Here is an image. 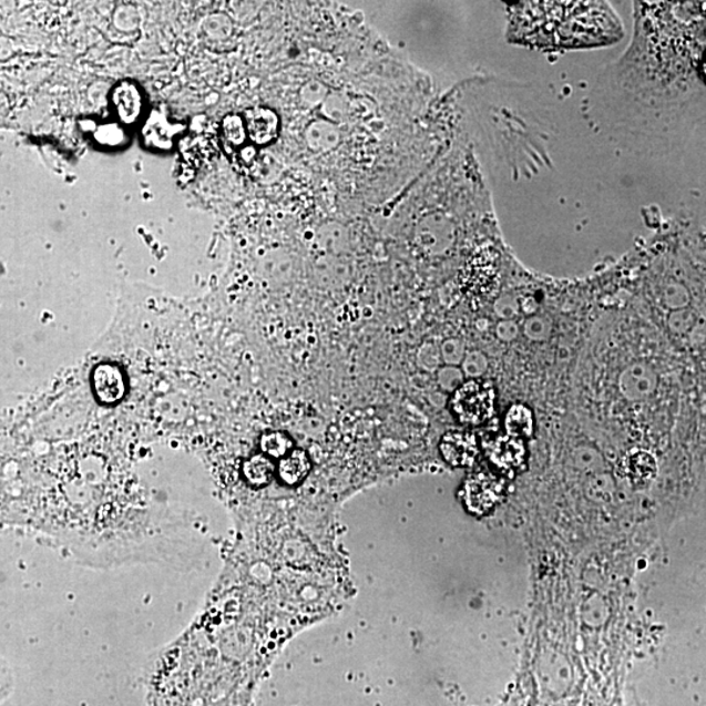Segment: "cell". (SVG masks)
<instances>
[{
    "instance_id": "3",
    "label": "cell",
    "mask_w": 706,
    "mask_h": 706,
    "mask_svg": "<svg viewBox=\"0 0 706 706\" xmlns=\"http://www.w3.org/2000/svg\"><path fill=\"white\" fill-rule=\"evenodd\" d=\"M504 490V480L491 471H478L465 480L463 490L465 508L472 514H487L498 505Z\"/></svg>"
},
{
    "instance_id": "15",
    "label": "cell",
    "mask_w": 706,
    "mask_h": 706,
    "mask_svg": "<svg viewBox=\"0 0 706 706\" xmlns=\"http://www.w3.org/2000/svg\"><path fill=\"white\" fill-rule=\"evenodd\" d=\"M465 358L464 346L461 340L449 339L441 347V359L448 364V366H457V364L463 362Z\"/></svg>"
},
{
    "instance_id": "11",
    "label": "cell",
    "mask_w": 706,
    "mask_h": 706,
    "mask_svg": "<svg viewBox=\"0 0 706 706\" xmlns=\"http://www.w3.org/2000/svg\"><path fill=\"white\" fill-rule=\"evenodd\" d=\"M274 463L265 456H254L244 463V475L253 487H265L272 482Z\"/></svg>"
},
{
    "instance_id": "6",
    "label": "cell",
    "mask_w": 706,
    "mask_h": 706,
    "mask_svg": "<svg viewBox=\"0 0 706 706\" xmlns=\"http://www.w3.org/2000/svg\"><path fill=\"white\" fill-rule=\"evenodd\" d=\"M93 390L101 403L115 405L126 395L125 377L114 364H101L92 376Z\"/></svg>"
},
{
    "instance_id": "9",
    "label": "cell",
    "mask_w": 706,
    "mask_h": 706,
    "mask_svg": "<svg viewBox=\"0 0 706 706\" xmlns=\"http://www.w3.org/2000/svg\"><path fill=\"white\" fill-rule=\"evenodd\" d=\"M311 463L304 450H294L284 457L279 464V477L283 483L296 485L308 477Z\"/></svg>"
},
{
    "instance_id": "14",
    "label": "cell",
    "mask_w": 706,
    "mask_h": 706,
    "mask_svg": "<svg viewBox=\"0 0 706 706\" xmlns=\"http://www.w3.org/2000/svg\"><path fill=\"white\" fill-rule=\"evenodd\" d=\"M464 374L461 369L453 366H448L439 370L437 380H439L440 388L446 391H456L463 383Z\"/></svg>"
},
{
    "instance_id": "1",
    "label": "cell",
    "mask_w": 706,
    "mask_h": 706,
    "mask_svg": "<svg viewBox=\"0 0 706 706\" xmlns=\"http://www.w3.org/2000/svg\"><path fill=\"white\" fill-rule=\"evenodd\" d=\"M531 31L543 45L577 47L607 42L615 35V20L598 3H529Z\"/></svg>"
},
{
    "instance_id": "16",
    "label": "cell",
    "mask_w": 706,
    "mask_h": 706,
    "mask_svg": "<svg viewBox=\"0 0 706 706\" xmlns=\"http://www.w3.org/2000/svg\"><path fill=\"white\" fill-rule=\"evenodd\" d=\"M462 364L465 372L464 375L472 377V380L482 376L487 368H489V362H487L485 356L478 351L465 354V358Z\"/></svg>"
},
{
    "instance_id": "4",
    "label": "cell",
    "mask_w": 706,
    "mask_h": 706,
    "mask_svg": "<svg viewBox=\"0 0 706 706\" xmlns=\"http://www.w3.org/2000/svg\"><path fill=\"white\" fill-rule=\"evenodd\" d=\"M443 460L454 468H469L478 460L480 449L475 434L470 432H449L440 443Z\"/></svg>"
},
{
    "instance_id": "10",
    "label": "cell",
    "mask_w": 706,
    "mask_h": 706,
    "mask_svg": "<svg viewBox=\"0 0 706 706\" xmlns=\"http://www.w3.org/2000/svg\"><path fill=\"white\" fill-rule=\"evenodd\" d=\"M505 428L509 436L521 439L529 437L534 431L533 412L523 405H514L505 417Z\"/></svg>"
},
{
    "instance_id": "13",
    "label": "cell",
    "mask_w": 706,
    "mask_h": 706,
    "mask_svg": "<svg viewBox=\"0 0 706 706\" xmlns=\"http://www.w3.org/2000/svg\"><path fill=\"white\" fill-rule=\"evenodd\" d=\"M245 122L238 116L231 115L223 122V135L224 140L232 145H242L246 137Z\"/></svg>"
},
{
    "instance_id": "2",
    "label": "cell",
    "mask_w": 706,
    "mask_h": 706,
    "mask_svg": "<svg viewBox=\"0 0 706 706\" xmlns=\"http://www.w3.org/2000/svg\"><path fill=\"white\" fill-rule=\"evenodd\" d=\"M494 402H497V391L492 383L471 378L453 392L450 407L461 424L477 427L492 418Z\"/></svg>"
},
{
    "instance_id": "8",
    "label": "cell",
    "mask_w": 706,
    "mask_h": 706,
    "mask_svg": "<svg viewBox=\"0 0 706 706\" xmlns=\"http://www.w3.org/2000/svg\"><path fill=\"white\" fill-rule=\"evenodd\" d=\"M113 104L123 122H134L141 113V92L134 84L122 83L113 92Z\"/></svg>"
},
{
    "instance_id": "12",
    "label": "cell",
    "mask_w": 706,
    "mask_h": 706,
    "mask_svg": "<svg viewBox=\"0 0 706 706\" xmlns=\"http://www.w3.org/2000/svg\"><path fill=\"white\" fill-rule=\"evenodd\" d=\"M294 442L290 437L282 432H270L262 436L260 448L264 453L273 458H284L289 454Z\"/></svg>"
},
{
    "instance_id": "5",
    "label": "cell",
    "mask_w": 706,
    "mask_h": 706,
    "mask_svg": "<svg viewBox=\"0 0 706 706\" xmlns=\"http://www.w3.org/2000/svg\"><path fill=\"white\" fill-rule=\"evenodd\" d=\"M490 461L502 471H513L525 461L526 449L523 440L512 436L494 437L485 447Z\"/></svg>"
},
{
    "instance_id": "7",
    "label": "cell",
    "mask_w": 706,
    "mask_h": 706,
    "mask_svg": "<svg viewBox=\"0 0 706 706\" xmlns=\"http://www.w3.org/2000/svg\"><path fill=\"white\" fill-rule=\"evenodd\" d=\"M247 136L254 143L265 145L272 143L279 133V119L270 109L256 108L245 113Z\"/></svg>"
}]
</instances>
